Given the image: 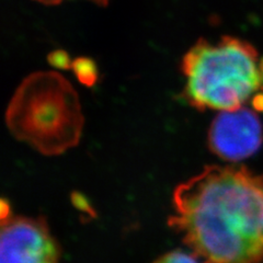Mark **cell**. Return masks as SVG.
<instances>
[{
    "label": "cell",
    "instance_id": "3",
    "mask_svg": "<svg viewBox=\"0 0 263 263\" xmlns=\"http://www.w3.org/2000/svg\"><path fill=\"white\" fill-rule=\"evenodd\" d=\"M6 123L18 141L45 156H57L77 146L85 120L69 82L59 72L37 71L15 90Z\"/></svg>",
    "mask_w": 263,
    "mask_h": 263
},
{
    "label": "cell",
    "instance_id": "4",
    "mask_svg": "<svg viewBox=\"0 0 263 263\" xmlns=\"http://www.w3.org/2000/svg\"><path fill=\"white\" fill-rule=\"evenodd\" d=\"M61 247L42 217L2 216L0 263H60Z\"/></svg>",
    "mask_w": 263,
    "mask_h": 263
},
{
    "label": "cell",
    "instance_id": "1",
    "mask_svg": "<svg viewBox=\"0 0 263 263\" xmlns=\"http://www.w3.org/2000/svg\"><path fill=\"white\" fill-rule=\"evenodd\" d=\"M169 225L202 263L263 262V179L208 166L179 184Z\"/></svg>",
    "mask_w": 263,
    "mask_h": 263
},
{
    "label": "cell",
    "instance_id": "9",
    "mask_svg": "<svg viewBox=\"0 0 263 263\" xmlns=\"http://www.w3.org/2000/svg\"><path fill=\"white\" fill-rule=\"evenodd\" d=\"M40 3H43L45 5H56V4H60L62 3L63 0H37ZM91 2L98 4V5H101V6H105L108 4L109 0H91Z\"/></svg>",
    "mask_w": 263,
    "mask_h": 263
},
{
    "label": "cell",
    "instance_id": "7",
    "mask_svg": "<svg viewBox=\"0 0 263 263\" xmlns=\"http://www.w3.org/2000/svg\"><path fill=\"white\" fill-rule=\"evenodd\" d=\"M153 263H201V261L193 253L183 250H174L162 254Z\"/></svg>",
    "mask_w": 263,
    "mask_h": 263
},
{
    "label": "cell",
    "instance_id": "6",
    "mask_svg": "<svg viewBox=\"0 0 263 263\" xmlns=\"http://www.w3.org/2000/svg\"><path fill=\"white\" fill-rule=\"evenodd\" d=\"M71 68L78 80L86 86H93L98 79V68L93 60L89 57H79L72 61Z\"/></svg>",
    "mask_w": 263,
    "mask_h": 263
},
{
    "label": "cell",
    "instance_id": "5",
    "mask_svg": "<svg viewBox=\"0 0 263 263\" xmlns=\"http://www.w3.org/2000/svg\"><path fill=\"white\" fill-rule=\"evenodd\" d=\"M263 142V129L258 115L247 108L220 111L209 130L211 151L229 161L249 158Z\"/></svg>",
    "mask_w": 263,
    "mask_h": 263
},
{
    "label": "cell",
    "instance_id": "8",
    "mask_svg": "<svg viewBox=\"0 0 263 263\" xmlns=\"http://www.w3.org/2000/svg\"><path fill=\"white\" fill-rule=\"evenodd\" d=\"M48 63L57 69H68L71 67L72 61L69 54L64 49H56L47 57Z\"/></svg>",
    "mask_w": 263,
    "mask_h": 263
},
{
    "label": "cell",
    "instance_id": "2",
    "mask_svg": "<svg viewBox=\"0 0 263 263\" xmlns=\"http://www.w3.org/2000/svg\"><path fill=\"white\" fill-rule=\"evenodd\" d=\"M183 96L199 110L233 111L250 103L263 111V59L246 41L200 39L181 62Z\"/></svg>",
    "mask_w": 263,
    "mask_h": 263
}]
</instances>
